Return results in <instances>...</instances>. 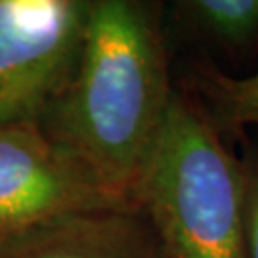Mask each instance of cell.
Listing matches in <instances>:
<instances>
[{
    "mask_svg": "<svg viewBox=\"0 0 258 258\" xmlns=\"http://www.w3.org/2000/svg\"><path fill=\"white\" fill-rule=\"evenodd\" d=\"M163 14L149 0H90L77 71L38 122L102 191L128 203L176 92Z\"/></svg>",
    "mask_w": 258,
    "mask_h": 258,
    "instance_id": "6da1fadb",
    "label": "cell"
},
{
    "mask_svg": "<svg viewBox=\"0 0 258 258\" xmlns=\"http://www.w3.org/2000/svg\"><path fill=\"white\" fill-rule=\"evenodd\" d=\"M132 203L166 258H249L239 159L182 86Z\"/></svg>",
    "mask_w": 258,
    "mask_h": 258,
    "instance_id": "7a4b0ae2",
    "label": "cell"
},
{
    "mask_svg": "<svg viewBox=\"0 0 258 258\" xmlns=\"http://www.w3.org/2000/svg\"><path fill=\"white\" fill-rule=\"evenodd\" d=\"M90 0H0V126L38 124L73 79Z\"/></svg>",
    "mask_w": 258,
    "mask_h": 258,
    "instance_id": "3957f363",
    "label": "cell"
},
{
    "mask_svg": "<svg viewBox=\"0 0 258 258\" xmlns=\"http://www.w3.org/2000/svg\"><path fill=\"white\" fill-rule=\"evenodd\" d=\"M54 146L38 124L0 126V239L73 211L122 205Z\"/></svg>",
    "mask_w": 258,
    "mask_h": 258,
    "instance_id": "277c9868",
    "label": "cell"
},
{
    "mask_svg": "<svg viewBox=\"0 0 258 258\" xmlns=\"http://www.w3.org/2000/svg\"><path fill=\"white\" fill-rule=\"evenodd\" d=\"M0 258H166L136 203L73 211L0 239Z\"/></svg>",
    "mask_w": 258,
    "mask_h": 258,
    "instance_id": "5b68a950",
    "label": "cell"
},
{
    "mask_svg": "<svg viewBox=\"0 0 258 258\" xmlns=\"http://www.w3.org/2000/svg\"><path fill=\"white\" fill-rule=\"evenodd\" d=\"M182 88L222 138L235 140L245 130L258 128V71L233 77L207 59H197L187 65Z\"/></svg>",
    "mask_w": 258,
    "mask_h": 258,
    "instance_id": "8992f818",
    "label": "cell"
},
{
    "mask_svg": "<svg viewBox=\"0 0 258 258\" xmlns=\"http://www.w3.org/2000/svg\"><path fill=\"white\" fill-rule=\"evenodd\" d=\"M165 23L205 46L243 52L258 42V0H178Z\"/></svg>",
    "mask_w": 258,
    "mask_h": 258,
    "instance_id": "52a82bcc",
    "label": "cell"
},
{
    "mask_svg": "<svg viewBox=\"0 0 258 258\" xmlns=\"http://www.w3.org/2000/svg\"><path fill=\"white\" fill-rule=\"evenodd\" d=\"M235 144H239V151H235V155L243 174L249 258H258V128L241 132Z\"/></svg>",
    "mask_w": 258,
    "mask_h": 258,
    "instance_id": "ba28073f",
    "label": "cell"
}]
</instances>
